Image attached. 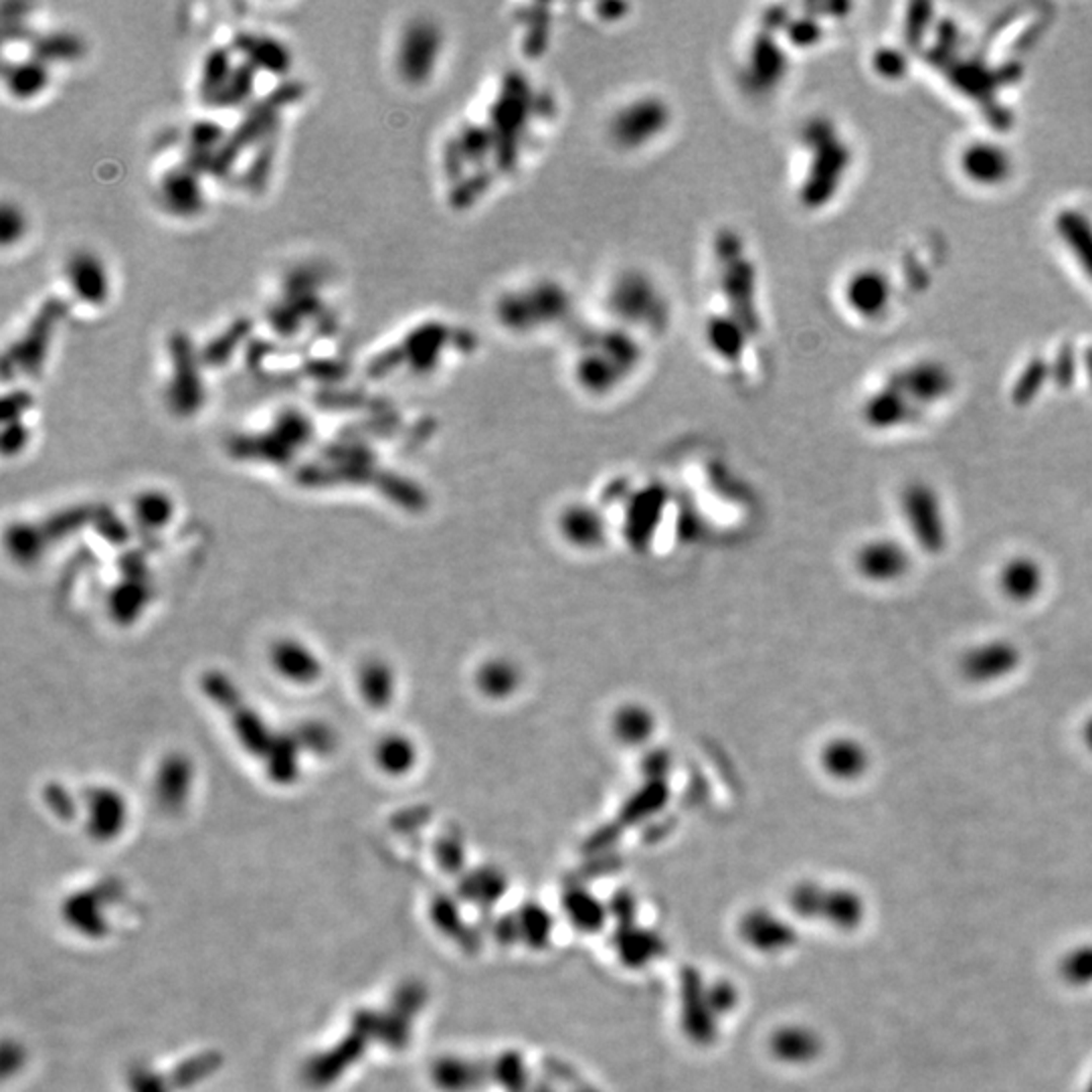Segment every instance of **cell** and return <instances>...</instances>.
Segmentation results:
<instances>
[{"instance_id":"6da1fadb","label":"cell","mask_w":1092,"mask_h":1092,"mask_svg":"<svg viewBox=\"0 0 1092 1092\" xmlns=\"http://www.w3.org/2000/svg\"><path fill=\"white\" fill-rule=\"evenodd\" d=\"M562 117L556 89L528 63L499 69L479 117H465L443 142L441 168L447 206L469 210L508 190L552 142Z\"/></svg>"},{"instance_id":"7a4b0ae2","label":"cell","mask_w":1092,"mask_h":1092,"mask_svg":"<svg viewBox=\"0 0 1092 1092\" xmlns=\"http://www.w3.org/2000/svg\"><path fill=\"white\" fill-rule=\"evenodd\" d=\"M696 342L714 372L754 386L768 370V309L756 243L734 222L710 229L702 249V297Z\"/></svg>"},{"instance_id":"3957f363","label":"cell","mask_w":1092,"mask_h":1092,"mask_svg":"<svg viewBox=\"0 0 1092 1092\" xmlns=\"http://www.w3.org/2000/svg\"><path fill=\"white\" fill-rule=\"evenodd\" d=\"M566 384L584 400L609 402L631 390L651 364L653 346L593 313L560 342Z\"/></svg>"},{"instance_id":"277c9868","label":"cell","mask_w":1092,"mask_h":1092,"mask_svg":"<svg viewBox=\"0 0 1092 1092\" xmlns=\"http://www.w3.org/2000/svg\"><path fill=\"white\" fill-rule=\"evenodd\" d=\"M574 285L548 269L522 271L499 283L489 299V320L516 344L562 342L584 317Z\"/></svg>"},{"instance_id":"5b68a950","label":"cell","mask_w":1092,"mask_h":1092,"mask_svg":"<svg viewBox=\"0 0 1092 1092\" xmlns=\"http://www.w3.org/2000/svg\"><path fill=\"white\" fill-rule=\"evenodd\" d=\"M597 315L637 334L651 346L675 324V301L665 279L639 261L613 265L597 287Z\"/></svg>"},{"instance_id":"8992f818","label":"cell","mask_w":1092,"mask_h":1092,"mask_svg":"<svg viewBox=\"0 0 1092 1092\" xmlns=\"http://www.w3.org/2000/svg\"><path fill=\"white\" fill-rule=\"evenodd\" d=\"M679 127L677 103L655 87H639L619 95L601 117V140L609 152L625 160H641L659 152Z\"/></svg>"},{"instance_id":"52a82bcc","label":"cell","mask_w":1092,"mask_h":1092,"mask_svg":"<svg viewBox=\"0 0 1092 1092\" xmlns=\"http://www.w3.org/2000/svg\"><path fill=\"white\" fill-rule=\"evenodd\" d=\"M793 57V49L783 38L770 6H766L736 34L728 57V75L742 99L764 103L775 99L787 83Z\"/></svg>"},{"instance_id":"ba28073f","label":"cell","mask_w":1092,"mask_h":1092,"mask_svg":"<svg viewBox=\"0 0 1092 1092\" xmlns=\"http://www.w3.org/2000/svg\"><path fill=\"white\" fill-rule=\"evenodd\" d=\"M791 156V192L799 206L817 210L827 204L837 184L843 144L829 119H807L799 125Z\"/></svg>"},{"instance_id":"9c48e42d","label":"cell","mask_w":1092,"mask_h":1092,"mask_svg":"<svg viewBox=\"0 0 1092 1092\" xmlns=\"http://www.w3.org/2000/svg\"><path fill=\"white\" fill-rule=\"evenodd\" d=\"M305 95V85L297 79H287L279 83L271 93L255 101L237 123V127L226 135L224 144L212 156L208 172L218 178H226L237 164L239 156L263 142L267 135L275 133L279 127V111L297 103Z\"/></svg>"},{"instance_id":"30bf717a","label":"cell","mask_w":1092,"mask_h":1092,"mask_svg":"<svg viewBox=\"0 0 1092 1092\" xmlns=\"http://www.w3.org/2000/svg\"><path fill=\"white\" fill-rule=\"evenodd\" d=\"M445 30L433 16L421 14L411 18L398 36L396 71L411 87L427 85L443 57Z\"/></svg>"},{"instance_id":"8fae6325","label":"cell","mask_w":1092,"mask_h":1092,"mask_svg":"<svg viewBox=\"0 0 1092 1092\" xmlns=\"http://www.w3.org/2000/svg\"><path fill=\"white\" fill-rule=\"evenodd\" d=\"M67 311L69 305L61 297H49L40 303L26 330L2 354L4 382H8L16 370L32 378L42 372L53 332Z\"/></svg>"},{"instance_id":"7c38bea8","label":"cell","mask_w":1092,"mask_h":1092,"mask_svg":"<svg viewBox=\"0 0 1092 1092\" xmlns=\"http://www.w3.org/2000/svg\"><path fill=\"white\" fill-rule=\"evenodd\" d=\"M170 354V380L166 388V400L174 415H196L206 398L204 380L200 374V354L192 346L190 336L184 330H176L168 338Z\"/></svg>"},{"instance_id":"4fadbf2b","label":"cell","mask_w":1092,"mask_h":1092,"mask_svg":"<svg viewBox=\"0 0 1092 1092\" xmlns=\"http://www.w3.org/2000/svg\"><path fill=\"white\" fill-rule=\"evenodd\" d=\"M900 510L914 542L928 554H938L948 542L942 502L926 481H908L900 491Z\"/></svg>"},{"instance_id":"5bb4252c","label":"cell","mask_w":1092,"mask_h":1092,"mask_svg":"<svg viewBox=\"0 0 1092 1092\" xmlns=\"http://www.w3.org/2000/svg\"><path fill=\"white\" fill-rule=\"evenodd\" d=\"M791 908L803 918H819L839 930H853L863 918L861 898L845 888L803 882L791 890Z\"/></svg>"},{"instance_id":"9a60e30c","label":"cell","mask_w":1092,"mask_h":1092,"mask_svg":"<svg viewBox=\"0 0 1092 1092\" xmlns=\"http://www.w3.org/2000/svg\"><path fill=\"white\" fill-rule=\"evenodd\" d=\"M311 421L297 408H285L277 415L273 427L263 435H241L233 439L231 449L239 457H255L269 461H283L293 455L297 447L309 441Z\"/></svg>"},{"instance_id":"2e32d148","label":"cell","mask_w":1092,"mask_h":1092,"mask_svg":"<svg viewBox=\"0 0 1092 1092\" xmlns=\"http://www.w3.org/2000/svg\"><path fill=\"white\" fill-rule=\"evenodd\" d=\"M1021 663V649L1005 637L971 645L959 659L961 675L971 684H993L1011 675Z\"/></svg>"},{"instance_id":"e0dca14e","label":"cell","mask_w":1092,"mask_h":1092,"mask_svg":"<svg viewBox=\"0 0 1092 1092\" xmlns=\"http://www.w3.org/2000/svg\"><path fill=\"white\" fill-rule=\"evenodd\" d=\"M556 532L566 546L578 552H595L609 538V522L597 506L576 499L558 510Z\"/></svg>"},{"instance_id":"ac0fdd59","label":"cell","mask_w":1092,"mask_h":1092,"mask_svg":"<svg viewBox=\"0 0 1092 1092\" xmlns=\"http://www.w3.org/2000/svg\"><path fill=\"white\" fill-rule=\"evenodd\" d=\"M853 566L870 582H894L910 570L912 556L894 538H872L855 550Z\"/></svg>"},{"instance_id":"d6986e66","label":"cell","mask_w":1092,"mask_h":1092,"mask_svg":"<svg viewBox=\"0 0 1092 1092\" xmlns=\"http://www.w3.org/2000/svg\"><path fill=\"white\" fill-rule=\"evenodd\" d=\"M158 198L166 212L178 218H194L204 210L200 172L184 162L166 170L158 182Z\"/></svg>"},{"instance_id":"ffe728a7","label":"cell","mask_w":1092,"mask_h":1092,"mask_svg":"<svg viewBox=\"0 0 1092 1092\" xmlns=\"http://www.w3.org/2000/svg\"><path fill=\"white\" fill-rule=\"evenodd\" d=\"M524 669L518 659L508 653H491L473 669V688L489 702H508L524 686Z\"/></svg>"},{"instance_id":"44dd1931","label":"cell","mask_w":1092,"mask_h":1092,"mask_svg":"<svg viewBox=\"0 0 1092 1092\" xmlns=\"http://www.w3.org/2000/svg\"><path fill=\"white\" fill-rule=\"evenodd\" d=\"M817 762L829 779L851 783L870 768V750L849 734H835L819 746Z\"/></svg>"},{"instance_id":"7402d4cb","label":"cell","mask_w":1092,"mask_h":1092,"mask_svg":"<svg viewBox=\"0 0 1092 1092\" xmlns=\"http://www.w3.org/2000/svg\"><path fill=\"white\" fill-rule=\"evenodd\" d=\"M556 6L532 4L526 8H516L514 34L518 38V49L526 61H538L548 53L556 32Z\"/></svg>"},{"instance_id":"603a6c76","label":"cell","mask_w":1092,"mask_h":1092,"mask_svg":"<svg viewBox=\"0 0 1092 1092\" xmlns=\"http://www.w3.org/2000/svg\"><path fill=\"white\" fill-rule=\"evenodd\" d=\"M609 734L623 748H639L653 740L659 720L651 706L641 700H625L609 714Z\"/></svg>"},{"instance_id":"cb8c5ba5","label":"cell","mask_w":1092,"mask_h":1092,"mask_svg":"<svg viewBox=\"0 0 1092 1092\" xmlns=\"http://www.w3.org/2000/svg\"><path fill=\"white\" fill-rule=\"evenodd\" d=\"M67 281L75 297L91 307H99L109 297V277L103 261L89 249H75L65 263Z\"/></svg>"},{"instance_id":"d4e9b609","label":"cell","mask_w":1092,"mask_h":1092,"mask_svg":"<svg viewBox=\"0 0 1092 1092\" xmlns=\"http://www.w3.org/2000/svg\"><path fill=\"white\" fill-rule=\"evenodd\" d=\"M233 49L241 53L243 61L251 63L257 71H265L275 77H285L291 71V51L285 42L271 34L239 30L233 36Z\"/></svg>"},{"instance_id":"484cf974","label":"cell","mask_w":1092,"mask_h":1092,"mask_svg":"<svg viewBox=\"0 0 1092 1092\" xmlns=\"http://www.w3.org/2000/svg\"><path fill=\"white\" fill-rule=\"evenodd\" d=\"M269 663L289 684L307 686L322 675V661L309 645L293 637L275 641L269 649Z\"/></svg>"},{"instance_id":"4316f807","label":"cell","mask_w":1092,"mask_h":1092,"mask_svg":"<svg viewBox=\"0 0 1092 1092\" xmlns=\"http://www.w3.org/2000/svg\"><path fill=\"white\" fill-rule=\"evenodd\" d=\"M1043 582H1045V576H1043L1041 564L1027 554L1011 556L1009 560L1001 564L999 574H997L999 590L1003 593L1005 599L1013 603L1033 601L1041 593Z\"/></svg>"},{"instance_id":"83f0119b","label":"cell","mask_w":1092,"mask_h":1092,"mask_svg":"<svg viewBox=\"0 0 1092 1092\" xmlns=\"http://www.w3.org/2000/svg\"><path fill=\"white\" fill-rule=\"evenodd\" d=\"M740 936L746 944H750L756 950L779 952V950L789 948L795 942L797 934L779 916H772L770 912H764V910H756V912H748L740 920Z\"/></svg>"},{"instance_id":"f1b7e54d","label":"cell","mask_w":1092,"mask_h":1092,"mask_svg":"<svg viewBox=\"0 0 1092 1092\" xmlns=\"http://www.w3.org/2000/svg\"><path fill=\"white\" fill-rule=\"evenodd\" d=\"M821 1037L805 1025H783L768 1039L770 1054L785 1064H807L821 1054Z\"/></svg>"},{"instance_id":"f546056e","label":"cell","mask_w":1092,"mask_h":1092,"mask_svg":"<svg viewBox=\"0 0 1092 1092\" xmlns=\"http://www.w3.org/2000/svg\"><path fill=\"white\" fill-rule=\"evenodd\" d=\"M421 748L404 732H386L374 746L376 766L390 777H404L419 764Z\"/></svg>"},{"instance_id":"4dcf8cb0","label":"cell","mask_w":1092,"mask_h":1092,"mask_svg":"<svg viewBox=\"0 0 1092 1092\" xmlns=\"http://www.w3.org/2000/svg\"><path fill=\"white\" fill-rule=\"evenodd\" d=\"M2 77L8 93L14 99L26 101L42 93L51 81V73L47 63L38 59H26L18 63H6L2 67Z\"/></svg>"},{"instance_id":"1f68e13d","label":"cell","mask_w":1092,"mask_h":1092,"mask_svg":"<svg viewBox=\"0 0 1092 1092\" xmlns=\"http://www.w3.org/2000/svg\"><path fill=\"white\" fill-rule=\"evenodd\" d=\"M251 330H253V322L249 317L233 320L220 334H216L212 340H208L200 348L198 354H200L202 366H210V368L224 366L233 358L237 348L249 338Z\"/></svg>"},{"instance_id":"d6a6232c","label":"cell","mask_w":1092,"mask_h":1092,"mask_svg":"<svg viewBox=\"0 0 1092 1092\" xmlns=\"http://www.w3.org/2000/svg\"><path fill=\"white\" fill-rule=\"evenodd\" d=\"M30 47H32V57L47 65L63 63V61H77L85 53L83 38L69 30H55V32L32 36Z\"/></svg>"},{"instance_id":"836d02e7","label":"cell","mask_w":1092,"mask_h":1092,"mask_svg":"<svg viewBox=\"0 0 1092 1092\" xmlns=\"http://www.w3.org/2000/svg\"><path fill=\"white\" fill-rule=\"evenodd\" d=\"M360 694L372 708H384L394 698L396 677L392 667L382 659L366 661V665L360 669Z\"/></svg>"},{"instance_id":"e575fe53","label":"cell","mask_w":1092,"mask_h":1092,"mask_svg":"<svg viewBox=\"0 0 1092 1092\" xmlns=\"http://www.w3.org/2000/svg\"><path fill=\"white\" fill-rule=\"evenodd\" d=\"M235 65L231 59V51L226 47H212L200 67V81H198V95L200 99L210 105L212 99L220 93L224 83L229 81Z\"/></svg>"},{"instance_id":"d590c367","label":"cell","mask_w":1092,"mask_h":1092,"mask_svg":"<svg viewBox=\"0 0 1092 1092\" xmlns=\"http://www.w3.org/2000/svg\"><path fill=\"white\" fill-rule=\"evenodd\" d=\"M255 77H257V69L247 63V61H241L235 65L229 81L224 83V87L220 89V93L212 99L210 107L214 109H224V107H239L243 103H247L255 91Z\"/></svg>"},{"instance_id":"8d00e7d4","label":"cell","mask_w":1092,"mask_h":1092,"mask_svg":"<svg viewBox=\"0 0 1092 1092\" xmlns=\"http://www.w3.org/2000/svg\"><path fill=\"white\" fill-rule=\"evenodd\" d=\"M275 152H277V131L267 135L263 142H259L255 146V154H253L251 162L247 164V168L243 172V178H241V184L249 192L261 194L265 190L271 168H273Z\"/></svg>"},{"instance_id":"74e56055","label":"cell","mask_w":1092,"mask_h":1092,"mask_svg":"<svg viewBox=\"0 0 1092 1092\" xmlns=\"http://www.w3.org/2000/svg\"><path fill=\"white\" fill-rule=\"evenodd\" d=\"M135 516L150 528H162L172 516V499L162 491H144L135 499Z\"/></svg>"},{"instance_id":"f35d334b","label":"cell","mask_w":1092,"mask_h":1092,"mask_svg":"<svg viewBox=\"0 0 1092 1092\" xmlns=\"http://www.w3.org/2000/svg\"><path fill=\"white\" fill-rule=\"evenodd\" d=\"M1060 975L1070 985L1092 983V944L1072 948L1060 961Z\"/></svg>"},{"instance_id":"ab89813d","label":"cell","mask_w":1092,"mask_h":1092,"mask_svg":"<svg viewBox=\"0 0 1092 1092\" xmlns=\"http://www.w3.org/2000/svg\"><path fill=\"white\" fill-rule=\"evenodd\" d=\"M267 320H269V326L275 334H279L281 338H289V336H295L301 326H303V320L299 317V313L281 297L279 301H275L269 309H267Z\"/></svg>"},{"instance_id":"60d3db41","label":"cell","mask_w":1092,"mask_h":1092,"mask_svg":"<svg viewBox=\"0 0 1092 1092\" xmlns=\"http://www.w3.org/2000/svg\"><path fill=\"white\" fill-rule=\"evenodd\" d=\"M326 281L324 271L315 265H299L291 269L283 279V293H299V291H317L320 285Z\"/></svg>"},{"instance_id":"b9f144b4","label":"cell","mask_w":1092,"mask_h":1092,"mask_svg":"<svg viewBox=\"0 0 1092 1092\" xmlns=\"http://www.w3.org/2000/svg\"><path fill=\"white\" fill-rule=\"evenodd\" d=\"M24 231H26V220L20 208L10 202H4L0 208V239L4 247L16 243L24 235Z\"/></svg>"},{"instance_id":"7bdbcfd3","label":"cell","mask_w":1092,"mask_h":1092,"mask_svg":"<svg viewBox=\"0 0 1092 1092\" xmlns=\"http://www.w3.org/2000/svg\"><path fill=\"white\" fill-rule=\"evenodd\" d=\"M32 400L34 398H32V394L28 390H22V388L10 390L2 398V421H4V425L20 421V415L26 413L32 406Z\"/></svg>"},{"instance_id":"ee69618b","label":"cell","mask_w":1092,"mask_h":1092,"mask_svg":"<svg viewBox=\"0 0 1092 1092\" xmlns=\"http://www.w3.org/2000/svg\"><path fill=\"white\" fill-rule=\"evenodd\" d=\"M303 370H305L307 376L324 380V382L338 380V378H342L346 374V368L336 360H309L303 366Z\"/></svg>"},{"instance_id":"f6af8a7d","label":"cell","mask_w":1092,"mask_h":1092,"mask_svg":"<svg viewBox=\"0 0 1092 1092\" xmlns=\"http://www.w3.org/2000/svg\"><path fill=\"white\" fill-rule=\"evenodd\" d=\"M28 441V431L20 421L6 423L2 433V451L6 455H12L14 451H20Z\"/></svg>"},{"instance_id":"bcb514c9","label":"cell","mask_w":1092,"mask_h":1092,"mask_svg":"<svg viewBox=\"0 0 1092 1092\" xmlns=\"http://www.w3.org/2000/svg\"><path fill=\"white\" fill-rule=\"evenodd\" d=\"M1080 736H1082V742L1084 746L1092 752V716L1086 718V722L1082 724V730H1080Z\"/></svg>"},{"instance_id":"7dc6e473","label":"cell","mask_w":1092,"mask_h":1092,"mask_svg":"<svg viewBox=\"0 0 1092 1092\" xmlns=\"http://www.w3.org/2000/svg\"><path fill=\"white\" fill-rule=\"evenodd\" d=\"M1086 1092H1092V1082H1090V1086H1088V1090H1086Z\"/></svg>"}]
</instances>
